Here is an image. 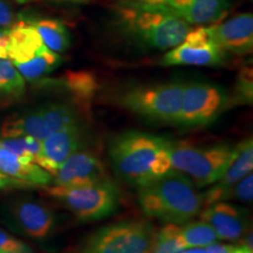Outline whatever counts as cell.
Here are the masks:
<instances>
[{
    "mask_svg": "<svg viewBox=\"0 0 253 253\" xmlns=\"http://www.w3.org/2000/svg\"><path fill=\"white\" fill-rule=\"evenodd\" d=\"M2 219L9 229L33 239H43L52 232L55 216L48 205L34 198L21 197L2 209Z\"/></svg>",
    "mask_w": 253,
    "mask_h": 253,
    "instance_id": "obj_11",
    "label": "cell"
},
{
    "mask_svg": "<svg viewBox=\"0 0 253 253\" xmlns=\"http://www.w3.org/2000/svg\"><path fill=\"white\" fill-rule=\"evenodd\" d=\"M67 1H84V0H67Z\"/></svg>",
    "mask_w": 253,
    "mask_h": 253,
    "instance_id": "obj_35",
    "label": "cell"
},
{
    "mask_svg": "<svg viewBox=\"0 0 253 253\" xmlns=\"http://www.w3.org/2000/svg\"><path fill=\"white\" fill-rule=\"evenodd\" d=\"M155 235L148 221H120L95 231L79 250L81 253H149Z\"/></svg>",
    "mask_w": 253,
    "mask_h": 253,
    "instance_id": "obj_8",
    "label": "cell"
},
{
    "mask_svg": "<svg viewBox=\"0 0 253 253\" xmlns=\"http://www.w3.org/2000/svg\"><path fill=\"white\" fill-rule=\"evenodd\" d=\"M14 1L18 2V4H27V2L34 1V0H14Z\"/></svg>",
    "mask_w": 253,
    "mask_h": 253,
    "instance_id": "obj_34",
    "label": "cell"
},
{
    "mask_svg": "<svg viewBox=\"0 0 253 253\" xmlns=\"http://www.w3.org/2000/svg\"><path fill=\"white\" fill-rule=\"evenodd\" d=\"M182 253H209L205 248H194V249H185Z\"/></svg>",
    "mask_w": 253,
    "mask_h": 253,
    "instance_id": "obj_33",
    "label": "cell"
},
{
    "mask_svg": "<svg viewBox=\"0 0 253 253\" xmlns=\"http://www.w3.org/2000/svg\"><path fill=\"white\" fill-rule=\"evenodd\" d=\"M183 250L184 248L179 240V226L168 224L155 235L149 253H182Z\"/></svg>",
    "mask_w": 253,
    "mask_h": 253,
    "instance_id": "obj_24",
    "label": "cell"
},
{
    "mask_svg": "<svg viewBox=\"0 0 253 253\" xmlns=\"http://www.w3.org/2000/svg\"><path fill=\"white\" fill-rule=\"evenodd\" d=\"M108 179L102 162L89 153L75 151L52 173V184L79 186Z\"/></svg>",
    "mask_w": 253,
    "mask_h": 253,
    "instance_id": "obj_13",
    "label": "cell"
},
{
    "mask_svg": "<svg viewBox=\"0 0 253 253\" xmlns=\"http://www.w3.org/2000/svg\"><path fill=\"white\" fill-rule=\"evenodd\" d=\"M8 28L0 27V58H4V59H7Z\"/></svg>",
    "mask_w": 253,
    "mask_h": 253,
    "instance_id": "obj_29",
    "label": "cell"
},
{
    "mask_svg": "<svg viewBox=\"0 0 253 253\" xmlns=\"http://www.w3.org/2000/svg\"><path fill=\"white\" fill-rule=\"evenodd\" d=\"M115 172L129 184L141 186L171 170L170 142L141 131H126L109 144Z\"/></svg>",
    "mask_w": 253,
    "mask_h": 253,
    "instance_id": "obj_1",
    "label": "cell"
},
{
    "mask_svg": "<svg viewBox=\"0 0 253 253\" xmlns=\"http://www.w3.org/2000/svg\"><path fill=\"white\" fill-rule=\"evenodd\" d=\"M0 251L4 253H38L20 239L0 230Z\"/></svg>",
    "mask_w": 253,
    "mask_h": 253,
    "instance_id": "obj_25",
    "label": "cell"
},
{
    "mask_svg": "<svg viewBox=\"0 0 253 253\" xmlns=\"http://www.w3.org/2000/svg\"><path fill=\"white\" fill-rule=\"evenodd\" d=\"M0 253H4V252H1V251H0Z\"/></svg>",
    "mask_w": 253,
    "mask_h": 253,
    "instance_id": "obj_36",
    "label": "cell"
},
{
    "mask_svg": "<svg viewBox=\"0 0 253 253\" xmlns=\"http://www.w3.org/2000/svg\"><path fill=\"white\" fill-rule=\"evenodd\" d=\"M125 2H132V4L151 5V6H167L168 0H121Z\"/></svg>",
    "mask_w": 253,
    "mask_h": 253,
    "instance_id": "obj_31",
    "label": "cell"
},
{
    "mask_svg": "<svg viewBox=\"0 0 253 253\" xmlns=\"http://www.w3.org/2000/svg\"><path fill=\"white\" fill-rule=\"evenodd\" d=\"M202 220L212 227L219 239L238 240L248 231V212L237 205L217 202L205 208Z\"/></svg>",
    "mask_w": 253,
    "mask_h": 253,
    "instance_id": "obj_16",
    "label": "cell"
},
{
    "mask_svg": "<svg viewBox=\"0 0 253 253\" xmlns=\"http://www.w3.org/2000/svg\"><path fill=\"white\" fill-rule=\"evenodd\" d=\"M253 169V143L252 138L243 141L237 145V154L232 162L213 186H211L203 194V207L217 203L227 199L230 190L243 179L246 175L252 172Z\"/></svg>",
    "mask_w": 253,
    "mask_h": 253,
    "instance_id": "obj_15",
    "label": "cell"
},
{
    "mask_svg": "<svg viewBox=\"0 0 253 253\" xmlns=\"http://www.w3.org/2000/svg\"><path fill=\"white\" fill-rule=\"evenodd\" d=\"M179 240L183 248H207L219 240L212 227L204 220L190 221L179 227Z\"/></svg>",
    "mask_w": 253,
    "mask_h": 253,
    "instance_id": "obj_21",
    "label": "cell"
},
{
    "mask_svg": "<svg viewBox=\"0 0 253 253\" xmlns=\"http://www.w3.org/2000/svg\"><path fill=\"white\" fill-rule=\"evenodd\" d=\"M0 172L17 184L18 188L46 186L52 184V175L37 163L12 153L0 143Z\"/></svg>",
    "mask_w": 253,
    "mask_h": 253,
    "instance_id": "obj_17",
    "label": "cell"
},
{
    "mask_svg": "<svg viewBox=\"0 0 253 253\" xmlns=\"http://www.w3.org/2000/svg\"><path fill=\"white\" fill-rule=\"evenodd\" d=\"M237 154V145L214 144L195 147L170 142L171 169L183 173L197 186H207L220 178Z\"/></svg>",
    "mask_w": 253,
    "mask_h": 253,
    "instance_id": "obj_5",
    "label": "cell"
},
{
    "mask_svg": "<svg viewBox=\"0 0 253 253\" xmlns=\"http://www.w3.org/2000/svg\"><path fill=\"white\" fill-rule=\"evenodd\" d=\"M230 198H236L238 201L245 202H252L253 198V176L252 172L246 175L244 178L240 179L237 184L230 190L227 199Z\"/></svg>",
    "mask_w": 253,
    "mask_h": 253,
    "instance_id": "obj_26",
    "label": "cell"
},
{
    "mask_svg": "<svg viewBox=\"0 0 253 253\" xmlns=\"http://www.w3.org/2000/svg\"><path fill=\"white\" fill-rule=\"evenodd\" d=\"M217 45L233 54H249L253 49V15L242 13L236 17L207 26Z\"/></svg>",
    "mask_w": 253,
    "mask_h": 253,
    "instance_id": "obj_14",
    "label": "cell"
},
{
    "mask_svg": "<svg viewBox=\"0 0 253 253\" xmlns=\"http://www.w3.org/2000/svg\"><path fill=\"white\" fill-rule=\"evenodd\" d=\"M47 195L58 201L81 221H96L115 212L120 190L109 179L79 186H42Z\"/></svg>",
    "mask_w": 253,
    "mask_h": 253,
    "instance_id": "obj_6",
    "label": "cell"
},
{
    "mask_svg": "<svg viewBox=\"0 0 253 253\" xmlns=\"http://www.w3.org/2000/svg\"><path fill=\"white\" fill-rule=\"evenodd\" d=\"M6 149L17 154L18 156L37 163L40 167L42 160V150H41V141L31 136H19V137L1 138L0 140Z\"/></svg>",
    "mask_w": 253,
    "mask_h": 253,
    "instance_id": "obj_23",
    "label": "cell"
},
{
    "mask_svg": "<svg viewBox=\"0 0 253 253\" xmlns=\"http://www.w3.org/2000/svg\"><path fill=\"white\" fill-rule=\"evenodd\" d=\"M209 253H233L235 252V245H224L213 243V244L209 245L205 248Z\"/></svg>",
    "mask_w": 253,
    "mask_h": 253,
    "instance_id": "obj_30",
    "label": "cell"
},
{
    "mask_svg": "<svg viewBox=\"0 0 253 253\" xmlns=\"http://www.w3.org/2000/svg\"><path fill=\"white\" fill-rule=\"evenodd\" d=\"M115 11L120 27L138 42L154 49L173 48L191 28L168 6L121 1Z\"/></svg>",
    "mask_w": 253,
    "mask_h": 253,
    "instance_id": "obj_3",
    "label": "cell"
},
{
    "mask_svg": "<svg viewBox=\"0 0 253 253\" xmlns=\"http://www.w3.org/2000/svg\"><path fill=\"white\" fill-rule=\"evenodd\" d=\"M239 95L243 93L244 95V101L245 102H251L252 100V77L251 73L250 75L248 74V72L242 73L240 75V81H239Z\"/></svg>",
    "mask_w": 253,
    "mask_h": 253,
    "instance_id": "obj_28",
    "label": "cell"
},
{
    "mask_svg": "<svg viewBox=\"0 0 253 253\" xmlns=\"http://www.w3.org/2000/svg\"><path fill=\"white\" fill-rule=\"evenodd\" d=\"M80 144V128L78 123H73L59 129L41 141L42 160L40 167L50 175L65 162Z\"/></svg>",
    "mask_w": 253,
    "mask_h": 253,
    "instance_id": "obj_18",
    "label": "cell"
},
{
    "mask_svg": "<svg viewBox=\"0 0 253 253\" xmlns=\"http://www.w3.org/2000/svg\"><path fill=\"white\" fill-rule=\"evenodd\" d=\"M7 59L25 81L39 80L62 62L59 53L43 43L33 25L25 21H18L8 28Z\"/></svg>",
    "mask_w": 253,
    "mask_h": 253,
    "instance_id": "obj_4",
    "label": "cell"
},
{
    "mask_svg": "<svg viewBox=\"0 0 253 253\" xmlns=\"http://www.w3.org/2000/svg\"><path fill=\"white\" fill-rule=\"evenodd\" d=\"M226 94L223 88L207 82L184 84L182 93L179 125L204 126L220 115L226 106Z\"/></svg>",
    "mask_w": 253,
    "mask_h": 253,
    "instance_id": "obj_10",
    "label": "cell"
},
{
    "mask_svg": "<svg viewBox=\"0 0 253 253\" xmlns=\"http://www.w3.org/2000/svg\"><path fill=\"white\" fill-rule=\"evenodd\" d=\"M183 87L182 82L135 87L122 95L121 104L151 121L179 125Z\"/></svg>",
    "mask_w": 253,
    "mask_h": 253,
    "instance_id": "obj_7",
    "label": "cell"
},
{
    "mask_svg": "<svg viewBox=\"0 0 253 253\" xmlns=\"http://www.w3.org/2000/svg\"><path fill=\"white\" fill-rule=\"evenodd\" d=\"M226 52L210 36L207 27L190 28L184 39L162 59L163 66H220Z\"/></svg>",
    "mask_w": 253,
    "mask_h": 253,
    "instance_id": "obj_12",
    "label": "cell"
},
{
    "mask_svg": "<svg viewBox=\"0 0 253 253\" xmlns=\"http://www.w3.org/2000/svg\"><path fill=\"white\" fill-rule=\"evenodd\" d=\"M167 6L189 25H207L225 17L230 0H168Z\"/></svg>",
    "mask_w": 253,
    "mask_h": 253,
    "instance_id": "obj_19",
    "label": "cell"
},
{
    "mask_svg": "<svg viewBox=\"0 0 253 253\" xmlns=\"http://www.w3.org/2000/svg\"><path fill=\"white\" fill-rule=\"evenodd\" d=\"M15 23L17 21H15V15L12 8L5 1L0 0V27L8 28Z\"/></svg>",
    "mask_w": 253,
    "mask_h": 253,
    "instance_id": "obj_27",
    "label": "cell"
},
{
    "mask_svg": "<svg viewBox=\"0 0 253 253\" xmlns=\"http://www.w3.org/2000/svg\"><path fill=\"white\" fill-rule=\"evenodd\" d=\"M43 43L55 53L66 52L71 46V34L61 21L55 19H42L32 23Z\"/></svg>",
    "mask_w": 253,
    "mask_h": 253,
    "instance_id": "obj_20",
    "label": "cell"
},
{
    "mask_svg": "<svg viewBox=\"0 0 253 253\" xmlns=\"http://www.w3.org/2000/svg\"><path fill=\"white\" fill-rule=\"evenodd\" d=\"M73 123H77V115L69 104L49 103L9 116L1 126L0 135L2 138L31 136L42 141Z\"/></svg>",
    "mask_w": 253,
    "mask_h": 253,
    "instance_id": "obj_9",
    "label": "cell"
},
{
    "mask_svg": "<svg viewBox=\"0 0 253 253\" xmlns=\"http://www.w3.org/2000/svg\"><path fill=\"white\" fill-rule=\"evenodd\" d=\"M25 91V79L8 59L0 58V99L17 100Z\"/></svg>",
    "mask_w": 253,
    "mask_h": 253,
    "instance_id": "obj_22",
    "label": "cell"
},
{
    "mask_svg": "<svg viewBox=\"0 0 253 253\" xmlns=\"http://www.w3.org/2000/svg\"><path fill=\"white\" fill-rule=\"evenodd\" d=\"M6 188H18L17 184L13 181L6 177L5 175H2L0 172V189H6Z\"/></svg>",
    "mask_w": 253,
    "mask_h": 253,
    "instance_id": "obj_32",
    "label": "cell"
},
{
    "mask_svg": "<svg viewBox=\"0 0 253 253\" xmlns=\"http://www.w3.org/2000/svg\"><path fill=\"white\" fill-rule=\"evenodd\" d=\"M137 188L143 212L168 224L186 223L203 208V194L191 179L176 170Z\"/></svg>",
    "mask_w": 253,
    "mask_h": 253,
    "instance_id": "obj_2",
    "label": "cell"
}]
</instances>
